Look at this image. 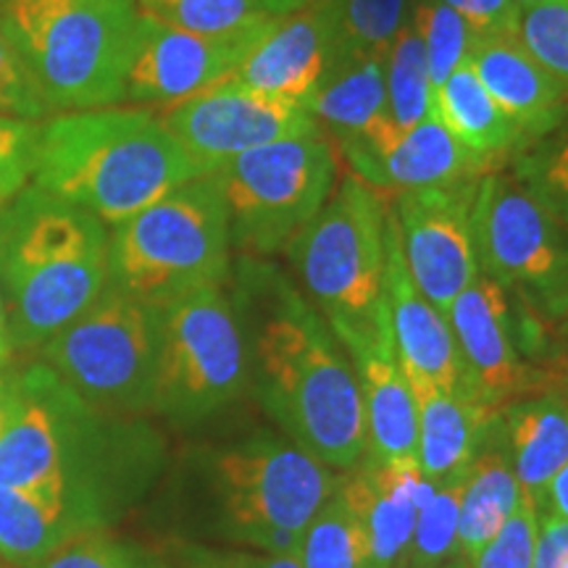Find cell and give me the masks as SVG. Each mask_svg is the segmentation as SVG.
Returning a JSON list of instances; mask_svg holds the SVG:
<instances>
[{
	"instance_id": "obj_1",
	"label": "cell",
	"mask_w": 568,
	"mask_h": 568,
	"mask_svg": "<svg viewBox=\"0 0 568 568\" xmlns=\"http://www.w3.org/2000/svg\"><path fill=\"white\" fill-rule=\"evenodd\" d=\"M247 385L284 437L332 471L368 453L358 379L326 318L287 276L243 258Z\"/></svg>"
},
{
	"instance_id": "obj_2",
	"label": "cell",
	"mask_w": 568,
	"mask_h": 568,
	"mask_svg": "<svg viewBox=\"0 0 568 568\" xmlns=\"http://www.w3.org/2000/svg\"><path fill=\"white\" fill-rule=\"evenodd\" d=\"M161 456V437L142 418L101 414L45 364L17 368L0 487L80 497L113 524L153 485Z\"/></svg>"
},
{
	"instance_id": "obj_3",
	"label": "cell",
	"mask_w": 568,
	"mask_h": 568,
	"mask_svg": "<svg viewBox=\"0 0 568 568\" xmlns=\"http://www.w3.org/2000/svg\"><path fill=\"white\" fill-rule=\"evenodd\" d=\"M197 176L155 111L113 105L45 119L32 187L113 226Z\"/></svg>"
},
{
	"instance_id": "obj_4",
	"label": "cell",
	"mask_w": 568,
	"mask_h": 568,
	"mask_svg": "<svg viewBox=\"0 0 568 568\" xmlns=\"http://www.w3.org/2000/svg\"><path fill=\"white\" fill-rule=\"evenodd\" d=\"M109 230L90 211L24 187L6 205L0 282L13 347L34 351L109 287Z\"/></svg>"
},
{
	"instance_id": "obj_5",
	"label": "cell",
	"mask_w": 568,
	"mask_h": 568,
	"mask_svg": "<svg viewBox=\"0 0 568 568\" xmlns=\"http://www.w3.org/2000/svg\"><path fill=\"white\" fill-rule=\"evenodd\" d=\"M230 213L216 174L174 187L109 234V284L134 301L161 305L232 274Z\"/></svg>"
},
{
	"instance_id": "obj_6",
	"label": "cell",
	"mask_w": 568,
	"mask_h": 568,
	"mask_svg": "<svg viewBox=\"0 0 568 568\" xmlns=\"http://www.w3.org/2000/svg\"><path fill=\"white\" fill-rule=\"evenodd\" d=\"M0 11L53 113L124 103L140 27L134 0H0Z\"/></svg>"
},
{
	"instance_id": "obj_7",
	"label": "cell",
	"mask_w": 568,
	"mask_h": 568,
	"mask_svg": "<svg viewBox=\"0 0 568 568\" xmlns=\"http://www.w3.org/2000/svg\"><path fill=\"white\" fill-rule=\"evenodd\" d=\"M219 531L237 548L297 556L337 474L293 439L255 432L211 460Z\"/></svg>"
},
{
	"instance_id": "obj_8",
	"label": "cell",
	"mask_w": 568,
	"mask_h": 568,
	"mask_svg": "<svg viewBox=\"0 0 568 568\" xmlns=\"http://www.w3.org/2000/svg\"><path fill=\"white\" fill-rule=\"evenodd\" d=\"M387 213L385 195L347 172L284 247L303 295L332 329L372 324L385 308Z\"/></svg>"
},
{
	"instance_id": "obj_9",
	"label": "cell",
	"mask_w": 568,
	"mask_h": 568,
	"mask_svg": "<svg viewBox=\"0 0 568 568\" xmlns=\"http://www.w3.org/2000/svg\"><path fill=\"white\" fill-rule=\"evenodd\" d=\"M40 351L42 364L101 414H153L159 364V308L153 305L109 284L88 311Z\"/></svg>"
},
{
	"instance_id": "obj_10",
	"label": "cell",
	"mask_w": 568,
	"mask_h": 568,
	"mask_svg": "<svg viewBox=\"0 0 568 568\" xmlns=\"http://www.w3.org/2000/svg\"><path fill=\"white\" fill-rule=\"evenodd\" d=\"M337 151L324 132L268 142L216 169L232 251L264 261L293 243L337 184Z\"/></svg>"
},
{
	"instance_id": "obj_11",
	"label": "cell",
	"mask_w": 568,
	"mask_h": 568,
	"mask_svg": "<svg viewBox=\"0 0 568 568\" xmlns=\"http://www.w3.org/2000/svg\"><path fill=\"white\" fill-rule=\"evenodd\" d=\"M479 274L508 295L516 314L548 329L568 311V230L514 174L489 172L474 195Z\"/></svg>"
},
{
	"instance_id": "obj_12",
	"label": "cell",
	"mask_w": 568,
	"mask_h": 568,
	"mask_svg": "<svg viewBox=\"0 0 568 568\" xmlns=\"http://www.w3.org/2000/svg\"><path fill=\"white\" fill-rule=\"evenodd\" d=\"M247 385L240 314L224 287H205L159 308L153 414L203 422L232 406Z\"/></svg>"
},
{
	"instance_id": "obj_13",
	"label": "cell",
	"mask_w": 568,
	"mask_h": 568,
	"mask_svg": "<svg viewBox=\"0 0 568 568\" xmlns=\"http://www.w3.org/2000/svg\"><path fill=\"white\" fill-rule=\"evenodd\" d=\"M447 322L458 347L464 395L487 416H497L508 403L558 389L568 382V374L531 364L524 355L508 295L485 274L456 297Z\"/></svg>"
},
{
	"instance_id": "obj_14",
	"label": "cell",
	"mask_w": 568,
	"mask_h": 568,
	"mask_svg": "<svg viewBox=\"0 0 568 568\" xmlns=\"http://www.w3.org/2000/svg\"><path fill=\"white\" fill-rule=\"evenodd\" d=\"M479 180L395 193L389 203L410 280L445 318L479 276L471 224Z\"/></svg>"
},
{
	"instance_id": "obj_15",
	"label": "cell",
	"mask_w": 568,
	"mask_h": 568,
	"mask_svg": "<svg viewBox=\"0 0 568 568\" xmlns=\"http://www.w3.org/2000/svg\"><path fill=\"white\" fill-rule=\"evenodd\" d=\"M155 116L203 174L268 142L318 132L314 116L303 105L274 101L230 82L172 109L155 111Z\"/></svg>"
},
{
	"instance_id": "obj_16",
	"label": "cell",
	"mask_w": 568,
	"mask_h": 568,
	"mask_svg": "<svg viewBox=\"0 0 568 568\" xmlns=\"http://www.w3.org/2000/svg\"><path fill=\"white\" fill-rule=\"evenodd\" d=\"M261 30L237 38H205L140 13L138 42L126 71L124 103L161 111L216 88L243 61Z\"/></svg>"
},
{
	"instance_id": "obj_17",
	"label": "cell",
	"mask_w": 568,
	"mask_h": 568,
	"mask_svg": "<svg viewBox=\"0 0 568 568\" xmlns=\"http://www.w3.org/2000/svg\"><path fill=\"white\" fill-rule=\"evenodd\" d=\"M332 329V326H329ZM364 400L368 458L389 466H418L416 403L397 355L387 305L372 324L335 326Z\"/></svg>"
},
{
	"instance_id": "obj_18",
	"label": "cell",
	"mask_w": 568,
	"mask_h": 568,
	"mask_svg": "<svg viewBox=\"0 0 568 568\" xmlns=\"http://www.w3.org/2000/svg\"><path fill=\"white\" fill-rule=\"evenodd\" d=\"M335 63L329 11L324 0H316L268 21L224 82L305 109Z\"/></svg>"
},
{
	"instance_id": "obj_19",
	"label": "cell",
	"mask_w": 568,
	"mask_h": 568,
	"mask_svg": "<svg viewBox=\"0 0 568 568\" xmlns=\"http://www.w3.org/2000/svg\"><path fill=\"white\" fill-rule=\"evenodd\" d=\"M347 172L382 195L474 182L487 169L447 132L437 113L408 130H395L364 153L345 159Z\"/></svg>"
},
{
	"instance_id": "obj_20",
	"label": "cell",
	"mask_w": 568,
	"mask_h": 568,
	"mask_svg": "<svg viewBox=\"0 0 568 568\" xmlns=\"http://www.w3.org/2000/svg\"><path fill=\"white\" fill-rule=\"evenodd\" d=\"M385 251V305L403 368L453 393H464L450 322L426 301L410 280L393 211L387 213Z\"/></svg>"
},
{
	"instance_id": "obj_21",
	"label": "cell",
	"mask_w": 568,
	"mask_h": 568,
	"mask_svg": "<svg viewBox=\"0 0 568 568\" xmlns=\"http://www.w3.org/2000/svg\"><path fill=\"white\" fill-rule=\"evenodd\" d=\"M337 481L364 524L368 568H406L418 514L435 485L418 466H389L368 456Z\"/></svg>"
},
{
	"instance_id": "obj_22",
	"label": "cell",
	"mask_w": 568,
	"mask_h": 568,
	"mask_svg": "<svg viewBox=\"0 0 568 568\" xmlns=\"http://www.w3.org/2000/svg\"><path fill=\"white\" fill-rule=\"evenodd\" d=\"M468 67L527 145L564 122L568 84L539 63L516 34L479 38L468 55Z\"/></svg>"
},
{
	"instance_id": "obj_23",
	"label": "cell",
	"mask_w": 568,
	"mask_h": 568,
	"mask_svg": "<svg viewBox=\"0 0 568 568\" xmlns=\"http://www.w3.org/2000/svg\"><path fill=\"white\" fill-rule=\"evenodd\" d=\"M305 111L343 159L374 148L395 130L387 105L385 59H339L305 103Z\"/></svg>"
},
{
	"instance_id": "obj_24",
	"label": "cell",
	"mask_w": 568,
	"mask_h": 568,
	"mask_svg": "<svg viewBox=\"0 0 568 568\" xmlns=\"http://www.w3.org/2000/svg\"><path fill=\"white\" fill-rule=\"evenodd\" d=\"M111 524L80 497L30 487H0V558L38 568L48 556Z\"/></svg>"
},
{
	"instance_id": "obj_25",
	"label": "cell",
	"mask_w": 568,
	"mask_h": 568,
	"mask_svg": "<svg viewBox=\"0 0 568 568\" xmlns=\"http://www.w3.org/2000/svg\"><path fill=\"white\" fill-rule=\"evenodd\" d=\"M503 447L524 495L542 508L545 493L568 464V403L560 389L521 397L497 414Z\"/></svg>"
},
{
	"instance_id": "obj_26",
	"label": "cell",
	"mask_w": 568,
	"mask_h": 568,
	"mask_svg": "<svg viewBox=\"0 0 568 568\" xmlns=\"http://www.w3.org/2000/svg\"><path fill=\"white\" fill-rule=\"evenodd\" d=\"M406 376L416 403L418 471L426 481L439 485L468 466L495 416H487L464 393H453L424 376L408 372Z\"/></svg>"
},
{
	"instance_id": "obj_27",
	"label": "cell",
	"mask_w": 568,
	"mask_h": 568,
	"mask_svg": "<svg viewBox=\"0 0 568 568\" xmlns=\"http://www.w3.org/2000/svg\"><path fill=\"white\" fill-rule=\"evenodd\" d=\"M435 113L447 132L487 169V174L500 172L503 163L514 161L527 148L521 132L481 88L468 63L437 84Z\"/></svg>"
},
{
	"instance_id": "obj_28",
	"label": "cell",
	"mask_w": 568,
	"mask_h": 568,
	"mask_svg": "<svg viewBox=\"0 0 568 568\" xmlns=\"http://www.w3.org/2000/svg\"><path fill=\"white\" fill-rule=\"evenodd\" d=\"M524 489L518 485L514 468L503 447L497 416L489 424V432L474 458L468 460L464 493H460L458 516V558L460 564H471L485 550L510 514L521 503Z\"/></svg>"
},
{
	"instance_id": "obj_29",
	"label": "cell",
	"mask_w": 568,
	"mask_h": 568,
	"mask_svg": "<svg viewBox=\"0 0 568 568\" xmlns=\"http://www.w3.org/2000/svg\"><path fill=\"white\" fill-rule=\"evenodd\" d=\"M335 32L337 61L353 55L385 59L408 27L414 0H324Z\"/></svg>"
},
{
	"instance_id": "obj_30",
	"label": "cell",
	"mask_w": 568,
	"mask_h": 568,
	"mask_svg": "<svg viewBox=\"0 0 568 568\" xmlns=\"http://www.w3.org/2000/svg\"><path fill=\"white\" fill-rule=\"evenodd\" d=\"M297 560L303 568H368L364 524L339 481L305 529Z\"/></svg>"
},
{
	"instance_id": "obj_31",
	"label": "cell",
	"mask_w": 568,
	"mask_h": 568,
	"mask_svg": "<svg viewBox=\"0 0 568 568\" xmlns=\"http://www.w3.org/2000/svg\"><path fill=\"white\" fill-rule=\"evenodd\" d=\"M138 11L176 30L205 38H237L268 24L274 17L261 0H134Z\"/></svg>"
},
{
	"instance_id": "obj_32",
	"label": "cell",
	"mask_w": 568,
	"mask_h": 568,
	"mask_svg": "<svg viewBox=\"0 0 568 568\" xmlns=\"http://www.w3.org/2000/svg\"><path fill=\"white\" fill-rule=\"evenodd\" d=\"M385 84L389 116L397 130H408L435 113V82L410 21L385 55Z\"/></svg>"
},
{
	"instance_id": "obj_33",
	"label": "cell",
	"mask_w": 568,
	"mask_h": 568,
	"mask_svg": "<svg viewBox=\"0 0 568 568\" xmlns=\"http://www.w3.org/2000/svg\"><path fill=\"white\" fill-rule=\"evenodd\" d=\"M466 468L435 485L418 514L406 568H464L458 558V516Z\"/></svg>"
},
{
	"instance_id": "obj_34",
	"label": "cell",
	"mask_w": 568,
	"mask_h": 568,
	"mask_svg": "<svg viewBox=\"0 0 568 568\" xmlns=\"http://www.w3.org/2000/svg\"><path fill=\"white\" fill-rule=\"evenodd\" d=\"M410 27H414L418 40H422L426 67H429L435 90L453 71L468 63L474 42L479 40L471 32V27L456 11L447 9L443 0H414V6H410Z\"/></svg>"
},
{
	"instance_id": "obj_35",
	"label": "cell",
	"mask_w": 568,
	"mask_h": 568,
	"mask_svg": "<svg viewBox=\"0 0 568 568\" xmlns=\"http://www.w3.org/2000/svg\"><path fill=\"white\" fill-rule=\"evenodd\" d=\"M514 176L568 230V113L516 155Z\"/></svg>"
},
{
	"instance_id": "obj_36",
	"label": "cell",
	"mask_w": 568,
	"mask_h": 568,
	"mask_svg": "<svg viewBox=\"0 0 568 568\" xmlns=\"http://www.w3.org/2000/svg\"><path fill=\"white\" fill-rule=\"evenodd\" d=\"M38 568H172L163 552L142 548L132 539L113 537L109 529L90 531L63 545Z\"/></svg>"
},
{
	"instance_id": "obj_37",
	"label": "cell",
	"mask_w": 568,
	"mask_h": 568,
	"mask_svg": "<svg viewBox=\"0 0 568 568\" xmlns=\"http://www.w3.org/2000/svg\"><path fill=\"white\" fill-rule=\"evenodd\" d=\"M0 116L27 119V122H45L53 116L3 11H0Z\"/></svg>"
},
{
	"instance_id": "obj_38",
	"label": "cell",
	"mask_w": 568,
	"mask_h": 568,
	"mask_svg": "<svg viewBox=\"0 0 568 568\" xmlns=\"http://www.w3.org/2000/svg\"><path fill=\"white\" fill-rule=\"evenodd\" d=\"M516 38L568 84V0H548L524 9Z\"/></svg>"
},
{
	"instance_id": "obj_39",
	"label": "cell",
	"mask_w": 568,
	"mask_h": 568,
	"mask_svg": "<svg viewBox=\"0 0 568 568\" xmlns=\"http://www.w3.org/2000/svg\"><path fill=\"white\" fill-rule=\"evenodd\" d=\"M537 531L539 508L529 495H524L518 508L503 524V529L464 568H531L537 550Z\"/></svg>"
},
{
	"instance_id": "obj_40",
	"label": "cell",
	"mask_w": 568,
	"mask_h": 568,
	"mask_svg": "<svg viewBox=\"0 0 568 568\" xmlns=\"http://www.w3.org/2000/svg\"><path fill=\"white\" fill-rule=\"evenodd\" d=\"M42 122L0 116V205L11 203L32 182Z\"/></svg>"
},
{
	"instance_id": "obj_41",
	"label": "cell",
	"mask_w": 568,
	"mask_h": 568,
	"mask_svg": "<svg viewBox=\"0 0 568 568\" xmlns=\"http://www.w3.org/2000/svg\"><path fill=\"white\" fill-rule=\"evenodd\" d=\"M163 558L172 568H303L297 556L251 548H211L201 542H172Z\"/></svg>"
},
{
	"instance_id": "obj_42",
	"label": "cell",
	"mask_w": 568,
	"mask_h": 568,
	"mask_svg": "<svg viewBox=\"0 0 568 568\" xmlns=\"http://www.w3.org/2000/svg\"><path fill=\"white\" fill-rule=\"evenodd\" d=\"M471 27L477 38H508L518 34L521 6L516 0H443Z\"/></svg>"
},
{
	"instance_id": "obj_43",
	"label": "cell",
	"mask_w": 568,
	"mask_h": 568,
	"mask_svg": "<svg viewBox=\"0 0 568 568\" xmlns=\"http://www.w3.org/2000/svg\"><path fill=\"white\" fill-rule=\"evenodd\" d=\"M568 558V518L539 510L537 550L531 568H560Z\"/></svg>"
},
{
	"instance_id": "obj_44",
	"label": "cell",
	"mask_w": 568,
	"mask_h": 568,
	"mask_svg": "<svg viewBox=\"0 0 568 568\" xmlns=\"http://www.w3.org/2000/svg\"><path fill=\"white\" fill-rule=\"evenodd\" d=\"M539 510H550V514L568 518V464L550 481L548 493H545V503Z\"/></svg>"
},
{
	"instance_id": "obj_45",
	"label": "cell",
	"mask_w": 568,
	"mask_h": 568,
	"mask_svg": "<svg viewBox=\"0 0 568 568\" xmlns=\"http://www.w3.org/2000/svg\"><path fill=\"white\" fill-rule=\"evenodd\" d=\"M13 382H17V368H11V366L0 368V437H3L6 424H9V418H11Z\"/></svg>"
},
{
	"instance_id": "obj_46",
	"label": "cell",
	"mask_w": 568,
	"mask_h": 568,
	"mask_svg": "<svg viewBox=\"0 0 568 568\" xmlns=\"http://www.w3.org/2000/svg\"><path fill=\"white\" fill-rule=\"evenodd\" d=\"M17 351L11 343V332H9V314H6V301H3V290H0V368L9 366L11 353Z\"/></svg>"
},
{
	"instance_id": "obj_47",
	"label": "cell",
	"mask_w": 568,
	"mask_h": 568,
	"mask_svg": "<svg viewBox=\"0 0 568 568\" xmlns=\"http://www.w3.org/2000/svg\"><path fill=\"white\" fill-rule=\"evenodd\" d=\"M552 343L558 347V364L568 368V311L556 324V329H552Z\"/></svg>"
},
{
	"instance_id": "obj_48",
	"label": "cell",
	"mask_w": 568,
	"mask_h": 568,
	"mask_svg": "<svg viewBox=\"0 0 568 568\" xmlns=\"http://www.w3.org/2000/svg\"><path fill=\"white\" fill-rule=\"evenodd\" d=\"M266 6V11L272 17H284V13H293L297 9H305V6L316 3V0H261Z\"/></svg>"
},
{
	"instance_id": "obj_49",
	"label": "cell",
	"mask_w": 568,
	"mask_h": 568,
	"mask_svg": "<svg viewBox=\"0 0 568 568\" xmlns=\"http://www.w3.org/2000/svg\"><path fill=\"white\" fill-rule=\"evenodd\" d=\"M6 205H0V247H3V237H6Z\"/></svg>"
},
{
	"instance_id": "obj_50",
	"label": "cell",
	"mask_w": 568,
	"mask_h": 568,
	"mask_svg": "<svg viewBox=\"0 0 568 568\" xmlns=\"http://www.w3.org/2000/svg\"><path fill=\"white\" fill-rule=\"evenodd\" d=\"M518 6H521V11L524 9H529V6H539V3H548V0H516Z\"/></svg>"
},
{
	"instance_id": "obj_51",
	"label": "cell",
	"mask_w": 568,
	"mask_h": 568,
	"mask_svg": "<svg viewBox=\"0 0 568 568\" xmlns=\"http://www.w3.org/2000/svg\"><path fill=\"white\" fill-rule=\"evenodd\" d=\"M560 568H568V558H566V564H564V566H560Z\"/></svg>"
},
{
	"instance_id": "obj_52",
	"label": "cell",
	"mask_w": 568,
	"mask_h": 568,
	"mask_svg": "<svg viewBox=\"0 0 568 568\" xmlns=\"http://www.w3.org/2000/svg\"><path fill=\"white\" fill-rule=\"evenodd\" d=\"M566 403H568V395H566Z\"/></svg>"
}]
</instances>
